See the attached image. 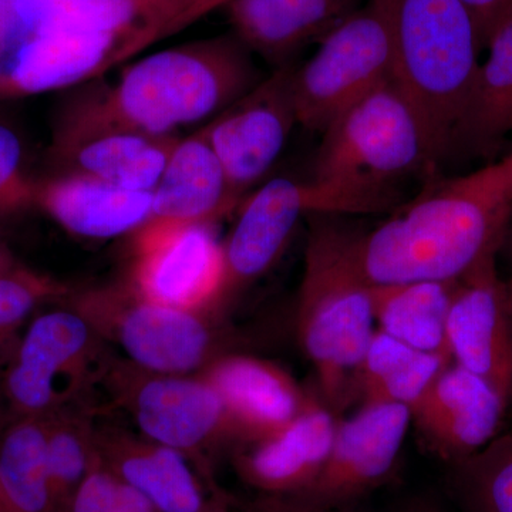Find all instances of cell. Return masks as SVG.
<instances>
[{
  "label": "cell",
  "instance_id": "obj_9",
  "mask_svg": "<svg viewBox=\"0 0 512 512\" xmlns=\"http://www.w3.org/2000/svg\"><path fill=\"white\" fill-rule=\"evenodd\" d=\"M393 77L389 33L367 2L320 40L319 49L293 72L299 126L322 134L343 111Z\"/></svg>",
  "mask_w": 512,
  "mask_h": 512
},
{
  "label": "cell",
  "instance_id": "obj_4",
  "mask_svg": "<svg viewBox=\"0 0 512 512\" xmlns=\"http://www.w3.org/2000/svg\"><path fill=\"white\" fill-rule=\"evenodd\" d=\"M312 215L298 296L299 343L335 412L355 399L356 375L376 332L372 284L355 254L356 232Z\"/></svg>",
  "mask_w": 512,
  "mask_h": 512
},
{
  "label": "cell",
  "instance_id": "obj_31",
  "mask_svg": "<svg viewBox=\"0 0 512 512\" xmlns=\"http://www.w3.org/2000/svg\"><path fill=\"white\" fill-rule=\"evenodd\" d=\"M67 293L62 282L23 264L0 274V349L12 345L15 333L37 308Z\"/></svg>",
  "mask_w": 512,
  "mask_h": 512
},
{
  "label": "cell",
  "instance_id": "obj_41",
  "mask_svg": "<svg viewBox=\"0 0 512 512\" xmlns=\"http://www.w3.org/2000/svg\"><path fill=\"white\" fill-rule=\"evenodd\" d=\"M504 245H507L508 249H510L512 255V224L510 229H508L507 237H505ZM503 245V247H504Z\"/></svg>",
  "mask_w": 512,
  "mask_h": 512
},
{
  "label": "cell",
  "instance_id": "obj_42",
  "mask_svg": "<svg viewBox=\"0 0 512 512\" xmlns=\"http://www.w3.org/2000/svg\"><path fill=\"white\" fill-rule=\"evenodd\" d=\"M507 292H508V303H510V312H511V319H512V281L510 284H507Z\"/></svg>",
  "mask_w": 512,
  "mask_h": 512
},
{
  "label": "cell",
  "instance_id": "obj_15",
  "mask_svg": "<svg viewBox=\"0 0 512 512\" xmlns=\"http://www.w3.org/2000/svg\"><path fill=\"white\" fill-rule=\"evenodd\" d=\"M410 426L409 407L363 403L349 419L338 421L328 460L315 483L292 497L315 507H350L392 476Z\"/></svg>",
  "mask_w": 512,
  "mask_h": 512
},
{
  "label": "cell",
  "instance_id": "obj_21",
  "mask_svg": "<svg viewBox=\"0 0 512 512\" xmlns=\"http://www.w3.org/2000/svg\"><path fill=\"white\" fill-rule=\"evenodd\" d=\"M338 420L320 396L284 430L239 446L234 454L241 480L259 495L292 497L308 490L328 460Z\"/></svg>",
  "mask_w": 512,
  "mask_h": 512
},
{
  "label": "cell",
  "instance_id": "obj_19",
  "mask_svg": "<svg viewBox=\"0 0 512 512\" xmlns=\"http://www.w3.org/2000/svg\"><path fill=\"white\" fill-rule=\"evenodd\" d=\"M229 0H10L20 29L76 32L153 33L160 39L180 32Z\"/></svg>",
  "mask_w": 512,
  "mask_h": 512
},
{
  "label": "cell",
  "instance_id": "obj_10",
  "mask_svg": "<svg viewBox=\"0 0 512 512\" xmlns=\"http://www.w3.org/2000/svg\"><path fill=\"white\" fill-rule=\"evenodd\" d=\"M127 285L150 302L215 312L224 298V245L211 224L150 218L133 232Z\"/></svg>",
  "mask_w": 512,
  "mask_h": 512
},
{
  "label": "cell",
  "instance_id": "obj_38",
  "mask_svg": "<svg viewBox=\"0 0 512 512\" xmlns=\"http://www.w3.org/2000/svg\"><path fill=\"white\" fill-rule=\"evenodd\" d=\"M13 348H15V343L0 349V384H2L3 373H5L6 366H8L10 356H12Z\"/></svg>",
  "mask_w": 512,
  "mask_h": 512
},
{
  "label": "cell",
  "instance_id": "obj_37",
  "mask_svg": "<svg viewBox=\"0 0 512 512\" xmlns=\"http://www.w3.org/2000/svg\"><path fill=\"white\" fill-rule=\"evenodd\" d=\"M231 498V495L224 493V491H218V494L215 495L214 503H212V507L208 512H234L232 510Z\"/></svg>",
  "mask_w": 512,
  "mask_h": 512
},
{
  "label": "cell",
  "instance_id": "obj_8",
  "mask_svg": "<svg viewBox=\"0 0 512 512\" xmlns=\"http://www.w3.org/2000/svg\"><path fill=\"white\" fill-rule=\"evenodd\" d=\"M224 245L222 308L279 261L302 218L312 215L376 214L372 202L353 192L316 183L275 178L244 198Z\"/></svg>",
  "mask_w": 512,
  "mask_h": 512
},
{
  "label": "cell",
  "instance_id": "obj_22",
  "mask_svg": "<svg viewBox=\"0 0 512 512\" xmlns=\"http://www.w3.org/2000/svg\"><path fill=\"white\" fill-rule=\"evenodd\" d=\"M35 207L69 234L109 239L133 234L153 215V191L128 190L87 177L64 173L36 181Z\"/></svg>",
  "mask_w": 512,
  "mask_h": 512
},
{
  "label": "cell",
  "instance_id": "obj_17",
  "mask_svg": "<svg viewBox=\"0 0 512 512\" xmlns=\"http://www.w3.org/2000/svg\"><path fill=\"white\" fill-rule=\"evenodd\" d=\"M507 406L490 384L453 362L434 379L410 413L424 447L454 464L498 437Z\"/></svg>",
  "mask_w": 512,
  "mask_h": 512
},
{
  "label": "cell",
  "instance_id": "obj_23",
  "mask_svg": "<svg viewBox=\"0 0 512 512\" xmlns=\"http://www.w3.org/2000/svg\"><path fill=\"white\" fill-rule=\"evenodd\" d=\"M362 6V0H229L234 35L278 67L319 43Z\"/></svg>",
  "mask_w": 512,
  "mask_h": 512
},
{
  "label": "cell",
  "instance_id": "obj_2",
  "mask_svg": "<svg viewBox=\"0 0 512 512\" xmlns=\"http://www.w3.org/2000/svg\"><path fill=\"white\" fill-rule=\"evenodd\" d=\"M261 80L248 47L232 33L138 59L89 99L123 126L174 136L177 128L214 119Z\"/></svg>",
  "mask_w": 512,
  "mask_h": 512
},
{
  "label": "cell",
  "instance_id": "obj_32",
  "mask_svg": "<svg viewBox=\"0 0 512 512\" xmlns=\"http://www.w3.org/2000/svg\"><path fill=\"white\" fill-rule=\"evenodd\" d=\"M72 512H157L146 498L124 484L97 457L74 498Z\"/></svg>",
  "mask_w": 512,
  "mask_h": 512
},
{
  "label": "cell",
  "instance_id": "obj_6",
  "mask_svg": "<svg viewBox=\"0 0 512 512\" xmlns=\"http://www.w3.org/2000/svg\"><path fill=\"white\" fill-rule=\"evenodd\" d=\"M77 309L97 336L119 346L130 365L160 375L202 372L221 356L220 335L208 315L147 301L128 285L77 298Z\"/></svg>",
  "mask_w": 512,
  "mask_h": 512
},
{
  "label": "cell",
  "instance_id": "obj_35",
  "mask_svg": "<svg viewBox=\"0 0 512 512\" xmlns=\"http://www.w3.org/2000/svg\"><path fill=\"white\" fill-rule=\"evenodd\" d=\"M234 512H353L350 507L323 508L302 503L293 497L256 495L254 500L241 501L231 498Z\"/></svg>",
  "mask_w": 512,
  "mask_h": 512
},
{
  "label": "cell",
  "instance_id": "obj_5",
  "mask_svg": "<svg viewBox=\"0 0 512 512\" xmlns=\"http://www.w3.org/2000/svg\"><path fill=\"white\" fill-rule=\"evenodd\" d=\"M434 167L426 128L392 77L323 131L313 181L360 195L383 212L393 205L396 181Z\"/></svg>",
  "mask_w": 512,
  "mask_h": 512
},
{
  "label": "cell",
  "instance_id": "obj_20",
  "mask_svg": "<svg viewBox=\"0 0 512 512\" xmlns=\"http://www.w3.org/2000/svg\"><path fill=\"white\" fill-rule=\"evenodd\" d=\"M104 468L143 495L157 512H208L220 487H211L181 451L121 427L96 424Z\"/></svg>",
  "mask_w": 512,
  "mask_h": 512
},
{
  "label": "cell",
  "instance_id": "obj_36",
  "mask_svg": "<svg viewBox=\"0 0 512 512\" xmlns=\"http://www.w3.org/2000/svg\"><path fill=\"white\" fill-rule=\"evenodd\" d=\"M20 265L18 259L12 254V251L2 241H0V274L8 272L10 269Z\"/></svg>",
  "mask_w": 512,
  "mask_h": 512
},
{
  "label": "cell",
  "instance_id": "obj_13",
  "mask_svg": "<svg viewBox=\"0 0 512 512\" xmlns=\"http://www.w3.org/2000/svg\"><path fill=\"white\" fill-rule=\"evenodd\" d=\"M178 140L107 119L86 99L60 117L52 156L66 173L87 175L128 190L153 191Z\"/></svg>",
  "mask_w": 512,
  "mask_h": 512
},
{
  "label": "cell",
  "instance_id": "obj_12",
  "mask_svg": "<svg viewBox=\"0 0 512 512\" xmlns=\"http://www.w3.org/2000/svg\"><path fill=\"white\" fill-rule=\"evenodd\" d=\"M158 40L153 33L20 29L0 43V100L55 92L96 79Z\"/></svg>",
  "mask_w": 512,
  "mask_h": 512
},
{
  "label": "cell",
  "instance_id": "obj_25",
  "mask_svg": "<svg viewBox=\"0 0 512 512\" xmlns=\"http://www.w3.org/2000/svg\"><path fill=\"white\" fill-rule=\"evenodd\" d=\"M458 281L372 285L376 329L410 348L446 356L447 323Z\"/></svg>",
  "mask_w": 512,
  "mask_h": 512
},
{
  "label": "cell",
  "instance_id": "obj_29",
  "mask_svg": "<svg viewBox=\"0 0 512 512\" xmlns=\"http://www.w3.org/2000/svg\"><path fill=\"white\" fill-rule=\"evenodd\" d=\"M0 485L16 511L52 512L45 416L8 420L0 434Z\"/></svg>",
  "mask_w": 512,
  "mask_h": 512
},
{
  "label": "cell",
  "instance_id": "obj_40",
  "mask_svg": "<svg viewBox=\"0 0 512 512\" xmlns=\"http://www.w3.org/2000/svg\"><path fill=\"white\" fill-rule=\"evenodd\" d=\"M0 512H18L13 508V505L9 503L5 493H3L2 485H0Z\"/></svg>",
  "mask_w": 512,
  "mask_h": 512
},
{
  "label": "cell",
  "instance_id": "obj_34",
  "mask_svg": "<svg viewBox=\"0 0 512 512\" xmlns=\"http://www.w3.org/2000/svg\"><path fill=\"white\" fill-rule=\"evenodd\" d=\"M476 23L481 49L512 10V0H463Z\"/></svg>",
  "mask_w": 512,
  "mask_h": 512
},
{
  "label": "cell",
  "instance_id": "obj_24",
  "mask_svg": "<svg viewBox=\"0 0 512 512\" xmlns=\"http://www.w3.org/2000/svg\"><path fill=\"white\" fill-rule=\"evenodd\" d=\"M241 202L202 126L174 147L153 190L151 218L214 225Z\"/></svg>",
  "mask_w": 512,
  "mask_h": 512
},
{
  "label": "cell",
  "instance_id": "obj_26",
  "mask_svg": "<svg viewBox=\"0 0 512 512\" xmlns=\"http://www.w3.org/2000/svg\"><path fill=\"white\" fill-rule=\"evenodd\" d=\"M453 360L410 348L376 329L356 375L355 399L412 409Z\"/></svg>",
  "mask_w": 512,
  "mask_h": 512
},
{
  "label": "cell",
  "instance_id": "obj_28",
  "mask_svg": "<svg viewBox=\"0 0 512 512\" xmlns=\"http://www.w3.org/2000/svg\"><path fill=\"white\" fill-rule=\"evenodd\" d=\"M45 417L50 511L72 512L74 498L97 461L96 423L69 404Z\"/></svg>",
  "mask_w": 512,
  "mask_h": 512
},
{
  "label": "cell",
  "instance_id": "obj_7",
  "mask_svg": "<svg viewBox=\"0 0 512 512\" xmlns=\"http://www.w3.org/2000/svg\"><path fill=\"white\" fill-rule=\"evenodd\" d=\"M101 375L111 402L127 413L138 434L181 451L211 487H218L208 453L237 440L220 396L204 377L160 375L130 363H117Z\"/></svg>",
  "mask_w": 512,
  "mask_h": 512
},
{
  "label": "cell",
  "instance_id": "obj_16",
  "mask_svg": "<svg viewBox=\"0 0 512 512\" xmlns=\"http://www.w3.org/2000/svg\"><path fill=\"white\" fill-rule=\"evenodd\" d=\"M447 342L454 363L511 402L512 319L507 284L498 276L495 256L457 282Z\"/></svg>",
  "mask_w": 512,
  "mask_h": 512
},
{
  "label": "cell",
  "instance_id": "obj_11",
  "mask_svg": "<svg viewBox=\"0 0 512 512\" xmlns=\"http://www.w3.org/2000/svg\"><path fill=\"white\" fill-rule=\"evenodd\" d=\"M97 338L77 309L35 316L15 343L0 384L9 419L43 417L67 406L90 376Z\"/></svg>",
  "mask_w": 512,
  "mask_h": 512
},
{
  "label": "cell",
  "instance_id": "obj_33",
  "mask_svg": "<svg viewBox=\"0 0 512 512\" xmlns=\"http://www.w3.org/2000/svg\"><path fill=\"white\" fill-rule=\"evenodd\" d=\"M36 181L23 170V147L12 128L0 124V215L35 207Z\"/></svg>",
  "mask_w": 512,
  "mask_h": 512
},
{
  "label": "cell",
  "instance_id": "obj_27",
  "mask_svg": "<svg viewBox=\"0 0 512 512\" xmlns=\"http://www.w3.org/2000/svg\"><path fill=\"white\" fill-rule=\"evenodd\" d=\"M487 49L458 130L457 148H487L512 133V10Z\"/></svg>",
  "mask_w": 512,
  "mask_h": 512
},
{
  "label": "cell",
  "instance_id": "obj_30",
  "mask_svg": "<svg viewBox=\"0 0 512 512\" xmlns=\"http://www.w3.org/2000/svg\"><path fill=\"white\" fill-rule=\"evenodd\" d=\"M451 494L463 512H512V434L450 464Z\"/></svg>",
  "mask_w": 512,
  "mask_h": 512
},
{
  "label": "cell",
  "instance_id": "obj_14",
  "mask_svg": "<svg viewBox=\"0 0 512 512\" xmlns=\"http://www.w3.org/2000/svg\"><path fill=\"white\" fill-rule=\"evenodd\" d=\"M293 72L292 63L278 67L204 126L239 200L274 167L299 126Z\"/></svg>",
  "mask_w": 512,
  "mask_h": 512
},
{
  "label": "cell",
  "instance_id": "obj_18",
  "mask_svg": "<svg viewBox=\"0 0 512 512\" xmlns=\"http://www.w3.org/2000/svg\"><path fill=\"white\" fill-rule=\"evenodd\" d=\"M200 373L220 396L238 447L284 430L313 396L284 367L259 357L222 353Z\"/></svg>",
  "mask_w": 512,
  "mask_h": 512
},
{
  "label": "cell",
  "instance_id": "obj_1",
  "mask_svg": "<svg viewBox=\"0 0 512 512\" xmlns=\"http://www.w3.org/2000/svg\"><path fill=\"white\" fill-rule=\"evenodd\" d=\"M512 224V151L434 183L367 232L355 254L372 285L460 281L503 248Z\"/></svg>",
  "mask_w": 512,
  "mask_h": 512
},
{
  "label": "cell",
  "instance_id": "obj_39",
  "mask_svg": "<svg viewBox=\"0 0 512 512\" xmlns=\"http://www.w3.org/2000/svg\"><path fill=\"white\" fill-rule=\"evenodd\" d=\"M409 512H443L437 507L436 504L430 503V501H417L416 504L412 505Z\"/></svg>",
  "mask_w": 512,
  "mask_h": 512
},
{
  "label": "cell",
  "instance_id": "obj_3",
  "mask_svg": "<svg viewBox=\"0 0 512 512\" xmlns=\"http://www.w3.org/2000/svg\"><path fill=\"white\" fill-rule=\"evenodd\" d=\"M382 16L393 77L429 136L434 163L457 148L481 45L463 0H367Z\"/></svg>",
  "mask_w": 512,
  "mask_h": 512
}]
</instances>
